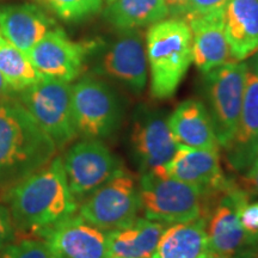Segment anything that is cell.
<instances>
[{
  "mask_svg": "<svg viewBox=\"0 0 258 258\" xmlns=\"http://www.w3.org/2000/svg\"><path fill=\"white\" fill-rule=\"evenodd\" d=\"M57 148L23 104L0 99V190H8L56 156Z\"/></svg>",
  "mask_w": 258,
  "mask_h": 258,
  "instance_id": "obj_2",
  "label": "cell"
},
{
  "mask_svg": "<svg viewBox=\"0 0 258 258\" xmlns=\"http://www.w3.org/2000/svg\"><path fill=\"white\" fill-rule=\"evenodd\" d=\"M54 28L55 22L34 4L0 8V32L25 53H29Z\"/></svg>",
  "mask_w": 258,
  "mask_h": 258,
  "instance_id": "obj_18",
  "label": "cell"
},
{
  "mask_svg": "<svg viewBox=\"0 0 258 258\" xmlns=\"http://www.w3.org/2000/svg\"><path fill=\"white\" fill-rule=\"evenodd\" d=\"M252 258H258V256H254V257H252Z\"/></svg>",
  "mask_w": 258,
  "mask_h": 258,
  "instance_id": "obj_34",
  "label": "cell"
},
{
  "mask_svg": "<svg viewBox=\"0 0 258 258\" xmlns=\"http://www.w3.org/2000/svg\"><path fill=\"white\" fill-rule=\"evenodd\" d=\"M0 258H3V257H2V253H0Z\"/></svg>",
  "mask_w": 258,
  "mask_h": 258,
  "instance_id": "obj_35",
  "label": "cell"
},
{
  "mask_svg": "<svg viewBox=\"0 0 258 258\" xmlns=\"http://www.w3.org/2000/svg\"><path fill=\"white\" fill-rule=\"evenodd\" d=\"M72 114L78 135L104 140L118 131L123 109L104 80L85 77L72 85Z\"/></svg>",
  "mask_w": 258,
  "mask_h": 258,
  "instance_id": "obj_7",
  "label": "cell"
},
{
  "mask_svg": "<svg viewBox=\"0 0 258 258\" xmlns=\"http://www.w3.org/2000/svg\"><path fill=\"white\" fill-rule=\"evenodd\" d=\"M139 191L145 218L166 225L203 218L208 207L209 195L198 186L153 171L141 175Z\"/></svg>",
  "mask_w": 258,
  "mask_h": 258,
  "instance_id": "obj_5",
  "label": "cell"
},
{
  "mask_svg": "<svg viewBox=\"0 0 258 258\" xmlns=\"http://www.w3.org/2000/svg\"><path fill=\"white\" fill-rule=\"evenodd\" d=\"M191 31L184 19L170 18L151 25L146 35L152 98L175 95L192 62Z\"/></svg>",
  "mask_w": 258,
  "mask_h": 258,
  "instance_id": "obj_3",
  "label": "cell"
},
{
  "mask_svg": "<svg viewBox=\"0 0 258 258\" xmlns=\"http://www.w3.org/2000/svg\"><path fill=\"white\" fill-rule=\"evenodd\" d=\"M163 173L180 182L198 186L207 195L224 189L232 178L224 173L219 151L178 146Z\"/></svg>",
  "mask_w": 258,
  "mask_h": 258,
  "instance_id": "obj_16",
  "label": "cell"
},
{
  "mask_svg": "<svg viewBox=\"0 0 258 258\" xmlns=\"http://www.w3.org/2000/svg\"><path fill=\"white\" fill-rule=\"evenodd\" d=\"M0 73L10 89L21 92L38 82L42 76L32 64L28 53L21 50L0 32Z\"/></svg>",
  "mask_w": 258,
  "mask_h": 258,
  "instance_id": "obj_24",
  "label": "cell"
},
{
  "mask_svg": "<svg viewBox=\"0 0 258 258\" xmlns=\"http://www.w3.org/2000/svg\"><path fill=\"white\" fill-rule=\"evenodd\" d=\"M3 258H57L44 240L22 239L0 251Z\"/></svg>",
  "mask_w": 258,
  "mask_h": 258,
  "instance_id": "obj_26",
  "label": "cell"
},
{
  "mask_svg": "<svg viewBox=\"0 0 258 258\" xmlns=\"http://www.w3.org/2000/svg\"><path fill=\"white\" fill-rule=\"evenodd\" d=\"M225 161L235 173H245L258 159V56L247 63L239 123L224 148Z\"/></svg>",
  "mask_w": 258,
  "mask_h": 258,
  "instance_id": "obj_14",
  "label": "cell"
},
{
  "mask_svg": "<svg viewBox=\"0 0 258 258\" xmlns=\"http://www.w3.org/2000/svg\"><path fill=\"white\" fill-rule=\"evenodd\" d=\"M251 192L232 180L209 196L203 215L211 250L218 258H252L258 240L245 233L239 220L240 208L250 201Z\"/></svg>",
  "mask_w": 258,
  "mask_h": 258,
  "instance_id": "obj_4",
  "label": "cell"
},
{
  "mask_svg": "<svg viewBox=\"0 0 258 258\" xmlns=\"http://www.w3.org/2000/svg\"><path fill=\"white\" fill-rule=\"evenodd\" d=\"M111 2H114V0H103V3H104V5H108V4H110Z\"/></svg>",
  "mask_w": 258,
  "mask_h": 258,
  "instance_id": "obj_33",
  "label": "cell"
},
{
  "mask_svg": "<svg viewBox=\"0 0 258 258\" xmlns=\"http://www.w3.org/2000/svg\"><path fill=\"white\" fill-rule=\"evenodd\" d=\"M16 227L8 207L0 205V251L15 240Z\"/></svg>",
  "mask_w": 258,
  "mask_h": 258,
  "instance_id": "obj_29",
  "label": "cell"
},
{
  "mask_svg": "<svg viewBox=\"0 0 258 258\" xmlns=\"http://www.w3.org/2000/svg\"><path fill=\"white\" fill-rule=\"evenodd\" d=\"M57 258H109L106 231L72 215L37 235Z\"/></svg>",
  "mask_w": 258,
  "mask_h": 258,
  "instance_id": "obj_15",
  "label": "cell"
},
{
  "mask_svg": "<svg viewBox=\"0 0 258 258\" xmlns=\"http://www.w3.org/2000/svg\"><path fill=\"white\" fill-rule=\"evenodd\" d=\"M246 72L247 63L230 61L206 73V106L222 150L232 141L239 123Z\"/></svg>",
  "mask_w": 258,
  "mask_h": 258,
  "instance_id": "obj_8",
  "label": "cell"
},
{
  "mask_svg": "<svg viewBox=\"0 0 258 258\" xmlns=\"http://www.w3.org/2000/svg\"><path fill=\"white\" fill-rule=\"evenodd\" d=\"M165 3L172 18H184L188 0H165Z\"/></svg>",
  "mask_w": 258,
  "mask_h": 258,
  "instance_id": "obj_31",
  "label": "cell"
},
{
  "mask_svg": "<svg viewBox=\"0 0 258 258\" xmlns=\"http://www.w3.org/2000/svg\"><path fill=\"white\" fill-rule=\"evenodd\" d=\"M19 102L54 141L56 148L66 147L78 137L72 114L71 83L42 77L19 92Z\"/></svg>",
  "mask_w": 258,
  "mask_h": 258,
  "instance_id": "obj_6",
  "label": "cell"
},
{
  "mask_svg": "<svg viewBox=\"0 0 258 258\" xmlns=\"http://www.w3.org/2000/svg\"><path fill=\"white\" fill-rule=\"evenodd\" d=\"M78 211L84 220L103 231L121 227L141 212L139 182L127 170H121L88 196Z\"/></svg>",
  "mask_w": 258,
  "mask_h": 258,
  "instance_id": "obj_9",
  "label": "cell"
},
{
  "mask_svg": "<svg viewBox=\"0 0 258 258\" xmlns=\"http://www.w3.org/2000/svg\"><path fill=\"white\" fill-rule=\"evenodd\" d=\"M151 258H218L209 246L205 218L167 226Z\"/></svg>",
  "mask_w": 258,
  "mask_h": 258,
  "instance_id": "obj_22",
  "label": "cell"
},
{
  "mask_svg": "<svg viewBox=\"0 0 258 258\" xmlns=\"http://www.w3.org/2000/svg\"><path fill=\"white\" fill-rule=\"evenodd\" d=\"M167 123L179 146L219 151V143L207 106L199 99H186L167 117Z\"/></svg>",
  "mask_w": 258,
  "mask_h": 258,
  "instance_id": "obj_19",
  "label": "cell"
},
{
  "mask_svg": "<svg viewBox=\"0 0 258 258\" xmlns=\"http://www.w3.org/2000/svg\"><path fill=\"white\" fill-rule=\"evenodd\" d=\"M61 159L77 200L86 199L124 169L121 160L98 139H83L72 145Z\"/></svg>",
  "mask_w": 258,
  "mask_h": 258,
  "instance_id": "obj_10",
  "label": "cell"
},
{
  "mask_svg": "<svg viewBox=\"0 0 258 258\" xmlns=\"http://www.w3.org/2000/svg\"><path fill=\"white\" fill-rule=\"evenodd\" d=\"M129 144L132 157L143 173L163 170L179 146L165 112L147 105L138 106L134 112Z\"/></svg>",
  "mask_w": 258,
  "mask_h": 258,
  "instance_id": "obj_11",
  "label": "cell"
},
{
  "mask_svg": "<svg viewBox=\"0 0 258 258\" xmlns=\"http://www.w3.org/2000/svg\"><path fill=\"white\" fill-rule=\"evenodd\" d=\"M257 56H258V51H257Z\"/></svg>",
  "mask_w": 258,
  "mask_h": 258,
  "instance_id": "obj_36",
  "label": "cell"
},
{
  "mask_svg": "<svg viewBox=\"0 0 258 258\" xmlns=\"http://www.w3.org/2000/svg\"><path fill=\"white\" fill-rule=\"evenodd\" d=\"M169 16L165 0H114L104 11L106 21L120 31L151 27Z\"/></svg>",
  "mask_w": 258,
  "mask_h": 258,
  "instance_id": "obj_23",
  "label": "cell"
},
{
  "mask_svg": "<svg viewBox=\"0 0 258 258\" xmlns=\"http://www.w3.org/2000/svg\"><path fill=\"white\" fill-rule=\"evenodd\" d=\"M228 0H188L183 19L200 17V16L215 14V12H224Z\"/></svg>",
  "mask_w": 258,
  "mask_h": 258,
  "instance_id": "obj_27",
  "label": "cell"
},
{
  "mask_svg": "<svg viewBox=\"0 0 258 258\" xmlns=\"http://www.w3.org/2000/svg\"><path fill=\"white\" fill-rule=\"evenodd\" d=\"M241 179V185L250 192H256L258 195V159L251 165V167L244 173Z\"/></svg>",
  "mask_w": 258,
  "mask_h": 258,
  "instance_id": "obj_30",
  "label": "cell"
},
{
  "mask_svg": "<svg viewBox=\"0 0 258 258\" xmlns=\"http://www.w3.org/2000/svg\"><path fill=\"white\" fill-rule=\"evenodd\" d=\"M166 227L164 222L138 217L106 231L109 258H151Z\"/></svg>",
  "mask_w": 258,
  "mask_h": 258,
  "instance_id": "obj_21",
  "label": "cell"
},
{
  "mask_svg": "<svg viewBox=\"0 0 258 258\" xmlns=\"http://www.w3.org/2000/svg\"><path fill=\"white\" fill-rule=\"evenodd\" d=\"M14 93L11 89H10L9 84L6 83V80L3 74L0 73V99L2 98H6V97H10Z\"/></svg>",
  "mask_w": 258,
  "mask_h": 258,
  "instance_id": "obj_32",
  "label": "cell"
},
{
  "mask_svg": "<svg viewBox=\"0 0 258 258\" xmlns=\"http://www.w3.org/2000/svg\"><path fill=\"white\" fill-rule=\"evenodd\" d=\"M57 18L64 22H79L101 11L103 0H37Z\"/></svg>",
  "mask_w": 258,
  "mask_h": 258,
  "instance_id": "obj_25",
  "label": "cell"
},
{
  "mask_svg": "<svg viewBox=\"0 0 258 258\" xmlns=\"http://www.w3.org/2000/svg\"><path fill=\"white\" fill-rule=\"evenodd\" d=\"M241 227L249 237L258 240V201H247L239 211Z\"/></svg>",
  "mask_w": 258,
  "mask_h": 258,
  "instance_id": "obj_28",
  "label": "cell"
},
{
  "mask_svg": "<svg viewBox=\"0 0 258 258\" xmlns=\"http://www.w3.org/2000/svg\"><path fill=\"white\" fill-rule=\"evenodd\" d=\"M9 211L16 230L38 235L78 211L61 157L8 190Z\"/></svg>",
  "mask_w": 258,
  "mask_h": 258,
  "instance_id": "obj_1",
  "label": "cell"
},
{
  "mask_svg": "<svg viewBox=\"0 0 258 258\" xmlns=\"http://www.w3.org/2000/svg\"><path fill=\"white\" fill-rule=\"evenodd\" d=\"M192 38V62L200 72L208 73L230 62V47L225 35L224 12L186 18Z\"/></svg>",
  "mask_w": 258,
  "mask_h": 258,
  "instance_id": "obj_17",
  "label": "cell"
},
{
  "mask_svg": "<svg viewBox=\"0 0 258 258\" xmlns=\"http://www.w3.org/2000/svg\"><path fill=\"white\" fill-rule=\"evenodd\" d=\"M146 38L140 29L121 31L98 61L97 72L121 83L135 95L147 84Z\"/></svg>",
  "mask_w": 258,
  "mask_h": 258,
  "instance_id": "obj_13",
  "label": "cell"
},
{
  "mask_svg": "<svg viewBox=\"0 0 258 258\" xmlns=\"http://www.w3.org/2000/svg\"><path fill=\"white\" fill-rule=\"evenodd\" d=\"M97 48L93 41H74L59 28L50 30L28 55L42 77L72 83L85 67V61Z\"/></svg>",
  "mask_w": 258,
  "mask_h": 258,
  "instance_id": "obj_12",
  "label": "cell"
},
{
  "mask_svg": "<svg viewBox=\"0 0 258 258\" xmlns=\"http://www.w3.org/2000/svg\"><path fill=\"white\" fill-rule=\"evenodd\" d=\"M225 35L233 61L258 51V0H228L224 10Z\"/></svg>",
  "mask_w": 258,
  "mask_h": 258,
  "instance_id": "obj_20",
  "label": "cell"
}]
</instances>
